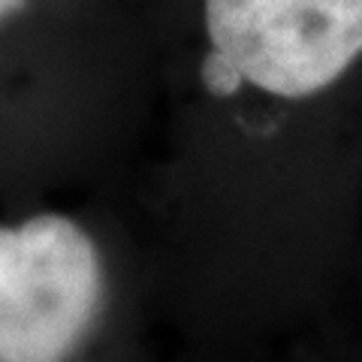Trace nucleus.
<instances>
[{"mask_svg":"<svg viewBox=\"0 0 362 362\" xmlns=\"http://www.w3.org/2000/svg\"><path fill=\"white\" fill-rule=\"evenodd\" d=\"M103 302L94 239L64 214L0 226V362H66Z\"/></svg>","mask_w":362,"mask_h":362,"instance_id":"obj_1","label":"nucleus"},{"mask_svg":"<svg viewBox=\"0 0 362 362\" xmlns=\"http://www.w3.org/2000/svg\"><path fill=\"white\" fill-rule=\"evenodd\" d=\"M206 28L247 85L302 100L362 54V0H206Z\"/></svg>","mask_w":362,"mask_h":362,"instance_id":"obj_2","label":"nucleus"},{"mask_svg":"<svg viewBox=\"0 0 362 362\" xmlns=\"http://www.w3.org/2000/svg\"><path fill=\"white\" fill-rule=\"evenodd\" d=\"M202 85H206L209 94H214V97H230L245 85V76L226 54L211 49L206 54V61H202Z\"/></svg>","mask_w":362,"mask_h":362,"instance_id":"obj_3","label":"nucleus"},{"mask_svg":"<svg viewBox=\"0 0 362 362\" xmlns=\"http://www.w3.org/2000/svg\"><path fill=\"white\" fill-rule=\"evenodd\" d=\"M25 4H28V0H0V25H4L6 18L18 16L21 9H25Z\"/></svg>","mask_w":362,"mask_h":362,"instance_id":"obj_4","label":"nucleus"}]
</instances>
